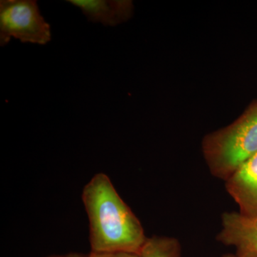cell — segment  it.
<instances>
[{"mask_svg":"<svg viewBox=\"0 0 257 257\" xmlns=\"http://www.w3.org/2000/svg\"><path fill=\"white\" fill-rule=\"evenodd\" d=\"M82 199L89 225L91 252L140 254L146 242L143 225L106 174L93 176Z\"/></svg>","mask_w":257,"mask_h":257,"instance_id":"cell-1","label":"cell"},{"mask_svg":"<svg viewBox=\"0 0 257 257\" xmlns=\"http://www.w3.org/2000/svg\"><path fill=\"white\" fill-rule=\"evenodd\" d=\"M203 148L211 174L226 181L257 154V103L234 124L209 135Z\"/></svg>","mask_w":257,"mask_h":257,"instance_id":"cell-2","label":"cell"},{"mask_svg":"<svg viewBox=\"0 0 257 257\" xmlns=\"http://www.w3.org/2000/svg\"><path fill=\"white\" fill-rule=\"evenodd\" d=\"M12 38L40 45L51 41L50 25L42 16L37 1L1 0L0 45H8Z\"/></svg>","mask_w":257,"mask_h":257,"instance_id":"cell-3","label":"cell"},{"mask_svg":"<svg viewBox=\"0 0 257 257\" xmlns=\"http://www.w3.org/2000/svg\"><path fill=\"white\" fill-rule=\"evenodd\" d=\"M226 189L239 208V213L257 217V154L226 181Z\"/></svg>","mask_w":257,"mask_h":257,"instance_id":"cell-4","label":"cell"},{"mask_svg":"<svg viewBox=\"0 0 257 257\" xmlns=\"http://www.w3.org/2000/svg\"><path fill=\"white\" fill-rule=\"evenodd\" d=\"M217 240L236 248V253L257 254V217H248L238 212L223 214Z\"/></svg>","mask_w":257,"mask_h":257,"instance_id":"cell-5","label":"cell"},{"mask_svg":"<svg viewBox=\"0 0 257 257\" xmlns=\"http://www.w3.org/2000/svg\"><path fill=\"white\" fill-rule=\"evenodd\" d=\"M78 8L89 22L115 27L127 21L133 13V4L126 0H67Z\"/></svg>","mask_w":257,"mask_h":257,"instance_id":"cell-6","label":"cell"},{"mask_svg":"<svg viewBox=\"0 0 257 257\" xmlns=\"http://www.w3.org/2000/svg\"><path fill=\"white\" fill-rule=\"evenodd\" d=\"M140 257H181V245L175 238L152 236L147 238Z\"/></svg>","mask_w":257,"mask_h":257,"instance_id":"cell-7","label":"cell"},{"mask_svg":"<svg viewBox=\"0 0 257 257\" xmlns=\"http://www.w3.org/2000/svg\"><path fill=\"white\" fill-rule=\"evenodd\" d=\"M87 257H140L138 253H94L91 252Z\"/></svg>","mask_w":257,"mask_h":257,"instance_id":"cell-8","label":"cell"},{"mask_svg":"<svg viewBox=\"0 0 257 257\" xmlns=\"http://www.w3.org/2000/svg\"><path fill=\"white\" fill-rule=\"evenodd\" d=\"M46 257H87V255L79 253H69L65 254L51 255Z\"/></svg>","mask_w":257,"mask_h":257,"instance_id":"cell-9","label":"cell"},{"mask_svg":"<svg viewBox=\"0 0 257 257\" xmlns=\"http://www.w3.org/2000/svg\"><path fill=\"white\" fill-rule=\"evenodd\" d=\"M221 257H257V254H251V253H228Z\"/></svg>","mask_w":257,"mask_h":257,"instance_id":"cell-10","label":"cell"}]
</instances>
